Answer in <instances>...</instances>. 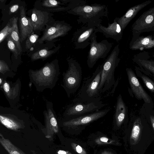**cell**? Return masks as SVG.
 <instances>
[{
    "label": "cell",
    "instance_id": "obj_1",
    "mask_svg": "<svg viewBox=\"0 0 154 154\" xmlns=\"http://www.w3.org/2000/svg\"><path fill=\"white\" fill-rule=\"evenodd\" d=\"M128 142L133 154H144L154 141L152 129L144 125L140 119L133 123L128 134Z\"/></svg>",
    "mask_w": 154,
    "mask_h": 154
},
{
    "label": "cell",
    "instance_id": "obj_32",
    "mask_svg": "<svg viewBox=\"0 0 154 154\" xmlns=\"http://www.w3.org/2000/svg\"><path fill=\"white\" fill-rule=\"evenodd\" d=\"M19 8V5L18 4L14 5L11 6L9 8V12L10 14L15 12Z\"/></svg>",
    "mask_w": 154,
    "mask_h": 154
},
{
    "label": "cell",
    "instance_id": "obj_14",
    "mask_svg": "<svg viewBox=\"0 0 154 154\" xmlns=\"http://www.w3.org/2000/svg\"><path fill=\"white\" fill-rule=\"evenodd\" d=\"M154 27V7L144 12L132 26L133 32L138 34L153 30Z\"/></svg>",
    "mask_w": 154,
    "mask_h": 154
},
{
    "label": "cell",
    "instance_id": "obj_6",
    "mask_svg": "<svg viewBox=\"0 0 154 154\" xmlns=\"http://www.w3.org/2000/svg\"><path fill=\"white\" fill-rule=\"evenodd\" d=\"M102 68L103 64L97 67L92 76L84 83L78 93V97L75 99L82 101L100 99V92L98 87Z\"/></svg>",
    "mask_w": 154,
    "mask_h": 154
},
{
    "label": "cell",
    "instance_id": "obj_20",
    "mask_svg": "<svg viewBox=\"0 0 154 154\" xmlns=\"http://www.w3.org/2000/svg\"><path fill=\"white\" fill-rule=\"evenodd\" d=\"M127 108L121 94L118 96L115 106L114 115V122L119 128L122 124L126 118Z\"/></svg>",
    "mask_w": 154,
    "mask_h": 154
},
{
    "label": "cell",
    "instance_id": "obj_33",
    "mask_svg": "<svg viewBox=\"0 0 154 154\" xmlns=\"http://www.w3.org/2000/svg\"><path fill=\"white\" fill-rule=\"evenodd\" d=\"M149 119L151 126V128L154 134V116H150L149 117Z\"/></svg>",
    "mask_w": 154,
    "mask_h": 154
},
{
    "label": "cell",
    "instance_id": "obj_37",
    "mask_svg": "<svg viewBox=\"0 0 154 154\" xmlns=\"http://www.w3.org/2000/svg\"><path fill=\"white\" fill-rule=\"evenodd\" d=\"M68 151H66L62 150H60L58 152V154H66Z\"/></svg>",
    "mask_w": 154,
    "mask_h": 154
},
{
    "label": "cell",
    "instance_id": "obj_8",
    "mask_svg": "<svg viewBox=\"0 0 154 154\" xmlns=\"http://www.w3.org/2000/svg\"><path fill=\"white\" fill-rule=\"evenodd\" d=\"M95 31L91 39L90 48L87 57V64L92 68L100 59L104 58L110 51L112 44L106 40L98 42Z\"/></svg>",
    "mask_w": 154,
    "mask_h": 154
},
{
    "label": "cell",
    "instance_id": "obj_3",
    "mask_svg": "<svg viewBox=\"0 0 154 154\" xmlns=\"http://www.w3.org/2000/svg\"><path fill=\"white\" fill-rule=\"evenodd\" d=\"M68 12L78 17L77 21L79 23H87L88 26L97 27L101 24L102 18L107 16L108 10L105 5L85 4L75 6Z\"/></svg>",
    "mask_w": 154,
    "mask_h": 154
},
{
    "label": "cell",
    "instance_id": "obj_26",
    "mask_svg": "<svg viewBox=\"0 0 154 154\" xmlns=\"http://www.w3.org/2000/svg\"><path fill=\"white\" fill-rule=\"evenodd\" d=\"M137 62L144 68L154 74V61L138 59Z\"/></svg>",
    "mask_w": 154,
    "mask_h": 154
},
{
    "label": "cell",
    "instance_id": "obj_7",
    "mask_svg": "<svg viewBox=\"0 0 154 154\" xmlns=\"http://www.w3.org/2000/svg\"><path fill=\"white\" fill-rule=\"evenodd\" d=\"M105 105L100 99L82 101L74 99L73 103L67 106L63 116L66 118L81 116L99 111Z\"/></svg>",
    "mask_w": 154,
    "mask_h": 154
},
{
    "label": "cell",
    "instance_id": "obj_4",
    "mask_svg": "<svg viewBox=\"0 0 154 154\" xmlns=\"http://www.w3.org/2000/svg\"><path fill=\"white\" fill-rule=\"evenodd\" d=\"M119 48L116 45L110 55L103 64L101 79L98 89L100 93L104 92L115 84L114 72L120 61L119 57Z\"/></svg>",
    "mask_w": 154,
    "mask_h": 154
},
{
    "label": "cell",
    "instance_id": "obj_13",
    "mask_svg": "<svg viewBox=\"0 0 154 154\" xmlns=\"http://www.w3.org/2000/svg\"><path fill=\"white\" fill-rule=\"evenodd\" d=\"M72 27L64 22L54 24L45 30L43 35L37 41L39 43H42L45 41H50L68 34Z\"/></svg>",
    "mask_w": 154,
    "mask_h": 154
},
{
    "label": "cell",
    "instance_id": "obj_17",
    "mask_svg": "<svg viewBox=\"0 0 154 154\" xmlns=\"http://www.w3.org/2000/svg\"><path fill=\"white\" fill-rule=\"evenodd\" d=\"M20 17L19 19L20 42H23L34 31L31 19L27 18L23 6L20 7Z\"/></svg>",
    "mask_w": 154,
    "mask_h": 154
},
{
    "label": "cell",
    "instance_id": "obj_11",
    "mask_svg": "<svg viewBox=\"0 0 154 154\" xmlns=\"http://www.w3.org/2000/svg\"><path fill=\"white\" fill-rule=\"evenodd\" d=\"M21 86V83L19 79L14 82L4 79L3 83L0 85V89L3 92L11 108L18 109L20 105L19 102Z\"/></svg>",
    "mask_w": 154,
    "mask_h": 154
},
{
    "label": "cell",
    "instance_id": "obj_24",
    "mask_svg": "<svg viewBox=\"0 0 154 154\" xmlns=\"http://www.w3.org/2000/svg\"><path fill=\"white\" fill-rule=\"evenodd\" d=\"M14 73L11 71L7 64L3 60H0V77L4 79L9 77L13 78L15 75Z\"/></svg>",
    "mask_w": 154,
    "mask_h": 154
},
{
    "label": "cell",
    "instance_id": "obj_15",
    "mask_svg": "<svg viewBox=\"0 0 154 154\" xmlns=\"http://www.w3.org/2000/svg\"><path fill=\"white\" fill-rule=\"evenodd\" d=\"M95 31L97 32L102 33L106 38H112L117 42L120 40L122 37L123 31L115 18L112 23H108L107 27L100 24L97 26Z\"/></svg>",
    "mask_w": 154,
    "mask_h": 154
},
{
    "label": "cell",
    "instance_id": "obj_22",
    "mask_svg": "<svg viewBox=\"0 0 154 154\" xmlns=\"http://www.w3.org/2000/svg\"><path fill=\"white\" fill-rule=\"evenodd\" d=\"M152 41V36H150L139 37L131 43H132L130 44V48L133 50L145 48Z\"/></svg>",
    "mask_w": 154,
    "mask_h": 154
},
{
    "label": "cell",
    "instance_id": "obj_23",
    "mask_svg": "<svg viewBox=\"0 0 154 154\" xmlns=\"http://www.w3.org/2000/svg\"><path fill=\"white\" fill-rule=\"evenodd\" d=\"M59 48L58 47L57 49L52 50H48L45 49L40 50L32 54L31 59L32 60L34 61L47 58L54 53Z\"/></svg>",
    "mask_w": 154,
    "mask_h": 154
},
{
    "label": "cell",
    "instance_id": "obj_31",
    "mask_svg": "<svg viewBox=\"0 0 154 154\" xmlns=\"http://www.w3.org/2000/svg\"><path fill=\"white\" fill-rule=\"evenodd\" d=\"M72 146L74 149L79 154H86L85 150L79 145L73 143Z\"/></svg>",
    "mask_w": 154,
    "mask_h": 154
},
{
    "label": "cell",
    "instance_id": "obj_2",
    "mask_svg": "<svg viewBox=\"0 0 154 154\" xmlns=\"http://www.w3.org/2000/svg\"><path fill=\"white\" fill-rule=\"evenodd\" d=\"M28 72L30 82L39 92L53 88L60 74L58 62L55 60L46 63L38 70L30 69Z\"/></svg>",
    "mask_w": 154,
    "mask_h": 154
},
{
    "label": "cell",
    "instance_id": "obj_29",
    "mask_svg": "<svg viewBox=\"0 0 154 154\" xmlns=\"http://www.w3.org/2000/svg\"><path fill=\"white\" fill-rule=\"evenodd\" d=\"M141 78L147 88L151 91L154 92V82L145 75H142Z\"/></svg>",
    "mask_w": 154,
    "mask_h": 154
},
{
    "label": "cell",
    "instance_id": "obj_35",
    "mask_svg": "<svg viewBox=\"0 0 154 154\" xmlns=\"http://www.w3.org/2000/svg\"><path fill=\"white\" fill-rule=\"evenodd\" d=\"M7 150L9 152L10 154H20L19 152H18L17 150Z\"/></svg>",
    "mask_w": 154,
    "mask_h": 154
},
{
    "label": "cell",
    "instance_id": "obj_5",
    "mask_svg": "<svg viewBox=\"0 0 154 154\" xmlns=\"http://www.w3.org/2000/svg\"><path fill=\"white\" fill-rule=\"evenodd\" d=\"M68 69L63 74V84L62 87L68 97L75 93L80 87L82 80V72L81 66L75 59L69 57Z\"/></svg>",
    "mask_w": 154,
    "mask_h": 154
},
{
    "label": "cell",
    "instance_id": "obj_25",
    "mask_svg": "<svg viewBox=\"0 0 154 154\" xmlns=\"http://www.w3.org/2000/svg\"><path fill=\"white\" fill-rule=\"evenodd\" d=\"M7 45L9 49L13 53L15 59L17 58L18 56L20 54L16 45L9 35L6 38Z\"/></svg>",
    "mask_w": 154,
    "mask_h": 154
},
{
    "label": "cell",
    "instance_id": "obj_34",
    "mask_svg": "<svg viewBox=\"0 0 154 154\" xmlns=\"http://www.w3.org/2000/svg\"><path fill=\"white\" fill-rule=\"evenodd\" d=\"M100 140L101 142L104 143H107V141L109 140V139L105 137H102L100 138Z\"/></svg>",
    "mask_w": 154,
    "mask_h": 154
},
{
    "label": "cell",
    "instance_id": "obj_27",
    "mask_svg": "<svg viewBox=\"0 0 154 154\" xmlns=\"http://www.w3.org/2000/svg\"><path fill=\"white\" fill-rule=\"evenodd\" d=\"M39 36L33 32L27 38L25 43L26 48H30L37 41Z\"/></svg>",
    "mask_w": 154,
    "mask_h": 154
},
{
    "label": "cell",
    "instance_id": "obj_21",
    "mask_svg": "<svg viewBox=\"0 0 154 154\" xmlns=\"http://www.w3.org/2000/svg\"><path fill=\"white\" fill-rule=\"evenodd\" d=\"M17 17H14L13 18L11 21L12 30L9 35L15 43L20 54L22 51V50L20 43V34H19L17 26Z\"/></svg>",
    "mask_w": 154,
    "mask_h": 154
},
{
    "label": "cell",
    "instance_id": "obj_28",
    "mask_svg": "<svg viewBox=\"0 0 154 154\" xmlns=\"http://www.w3.org/2000/svg\"><path fill=\"white\" fill-rule=\"evenodd\" d=\"M12 27L10 25H7L0 32V43H1L11 32Z\"/></svg>",
    "mask_w": 154,
    "mask_h": 154
},
{
    "label": "cell",
    "instance_id": "obj_30",
    "mask_svg": "<svg viewBox=\"0 0 154 154\" xmlns=\"http://www.w3.org/2000/svg\"><path fill=\"white\" fill-rule=\"evenodd\" d=\"M60 4V2L55 0H45L42 3V5L46 7H57Z\"/></svg>",
    "mask_w": 154,
    "mask_h": 154
},
{
    "label": "cell",
    "instance_id": "obj_16",
    "mask_svg": "<svg viewBox=\"0 0 154 154\" xmlns=\"http://www.w3.org/2000/svg\"><path fill=\"white\" fill-rule=\"evenodd\" d=\"M129 84L132 91L138 98L142 99L146 103H149L151 100L149 96L140 85L133 71L130 69H126Z\"/></svg>",
    "mask_w": 154,
    "mask_h": 154
},
{
    "label": "cell",
    "instance_id": "obj_9",
    "mask_svg": "<svg viewBox=\"0 0 154 154\" xmlns=\"http://www.w3.org/2000/svg\"><path fill=\"white\" fill-rule=\"evenodd\" d=\"M24 111L11 107L0 106V121L6 128L16 130L20 128L23 119L29 117Z\"/></svg>",
    "mask_w": 154,
    "mask_h": 154
},
{
    "label": "cell",
    "instance_id": "obj_19",
    "mask_svg": "<svg viewBox=\"0 0 154 154\" xmlns=\"http://www.w3.org/2000/svg\"><path fill=\"white\" fill-rule=\"evenodd\" d=\"M31 20L34 31L41 30L48 22V14L36 8L32 9Z\"/></svg>",
    "mask_w": 154,
    "mask_h": 154
},
{
    "label": "cell",
    "instance_id": "obj_36",
    "mask_svg": "<svg viewBox=\"0 0 154 154\" xmlns=\"http://www.w3.org/2000/svg\"><path fill=\"white\" fill-rule=\"evenodd\" d=\"M154 47V40H152L151 43L145 48H151Z\"/></svg>",
    "mask_w": 154,
    "mask_h": 154
},
{
    "label": "cell",
    "instance_id": "obj_38",
    "mask_svg": "<svg viewBox=\"0 0 154 154\" xmlns=\"http://www.w3.org/2000/svg\"><path fill=\"white\" fill-rule=\"evenodd\" d=\"M102 154H114L110 152L105 151L104 152H103L102 153Z\"/></svg>",
    "mask_w": 154,
    "mask_h": 154
},
{
    "label": "cell",
    "instance_id": "obj_10",
    "mask_svg": "<svg viewBox=\"0 0 154 154\" xmlns=\"http://www.w3.org/2000/svg\"><path fill=\"white\" fill-rule=\"evenodd\" d=\"M109 111V109H106L81 116L66 118L63 125L69 128H79L103 117Z\"/></svg>",
    "mask_w": 154,
    "mask_h": 154
},
{
    "label": "cell",
    "instance_id": "obj_12",
    "mask_svg": "<svg viewBox=\"0 0 154 154\" xmlns=\"http://www.w3.org/2000/svg\"><path fill=\"white\" fill-rule=\"evenodd\" d=\"M96 27L93 26H82L77 29L72 39L75 49H84L90 45L91 39Z\"/></svg>",
    "mask_w": 154,
    "mask_h": 154
},
{
    "label": "cell",
    "instance_id": "obj_18",
    "mask_svg": "<svg viewBox=\"0 0 154 154\" xmlns=\"http://www.w3.org/2000/svg\"><path fill=\"white\" fill-rule=\"evenodd\" d=\"M148 0L132 7L122 16L115 18L123 31L131 21L142 9L151 3Z\"/></svg>",
    "mask_w": 154,
    "mask_h": 154
}]
</instances>
